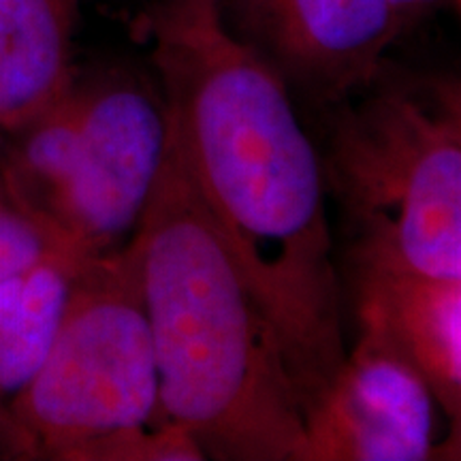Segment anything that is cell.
Listing matches in <instances>:
<instances>
[{
  "mask_svg": "<svg viewBox=\"0 0 461 461\" xmlns=\"http://www.w3.org/2000/svg\"><path fill=\"white\" fill-rule=\"evenodd\" d=\"M148 32L173 140L305 412L346 357L319 152L285 79L224 26L221 0H165Z\"/></svg>",
  "mask_w": 461,
  "mask_h": 461,
  "instance_id": "1",
  "label": "cell"
},
{
  "mask_svg": "<svg viewBox=\"0 0 461 461\" xmlns=\"http://www.w3.org/2000/svg\"><path fill=\"white\" fill-rule=\"evenodd\" d=\"M129 244L160 417L186 429L205 459L308 461L302 403L272 321L207 216L171 131Z\"/></svg>",
  "mask_w": 461,
  "mask_h": 461,
  "instance_id": "2",
  "label": "cell"
},
{
  "mask_svg": "<svg viewBox=\"0 0 461 461\" xmlns=\"http://www.w3.org/2000/svg\"><path fill=\"white\" fill-rule=\"evenodd\" d=\"M325 184L355 230V263L461 280V92L383 84L333 118Z\"/></svg>",
  "mask_w": 461,
  "mask_h": 461,
  "instance_id": "3",
  "label": "cell"
},
{
  "mask_svg": "<svg viewBox=\"0 0 461 461\" xmlns=\"http://www.w3.org/2000/svg\"><path fill=\"white\" fill-rule=\"evenodd\" d=\"M154 417L157 361L126 241L79 265L48 355L0 408V442L22 459L75 461L90 442Z\"/></svg>",
  "mask_w": 461,
  "mask_h": 461,
  "instance_id": "4",
  "label": "cell"
},
{
  "mask_svg": "<svg viewBox=\"0 0 461 461\" xmlns=\"http://www.w3.org/2000/svg\"><path fill=\"white\" fill-rule=\"evenodd\" d=\"M82 137L56 218L60 240L92 258L131 240L167 149L165 103L129 77L79 88Z\"/></svg>",
  "mask_w": 461,
  "mask_h": 461,
  "instance_id": "5",
  "label": "cell"
},
{
  "mask_svg": "<svg viewBox=\"0 0 461 461\" xmlns=\"http://www.w3.org/2000/svg\"><path fill=\"white\" fill-rule=\"evenodd\" d=\"M438 402L400 353L359 330L353 350L303 412L308 461H425L436 445Z\"/></svg>",
  "mask_w": 461,
  "mask_h": 461,
  "instance_id": "6",
  "label": "cell"
},
{
  "mask_svg": "<svg viewBox=\"0 0 461 461\" xmlns=\"http://www.w3.org/2000/svg\"><path fill=\"white\" fill-rule=\"evenodd\" d=\"M269 48L327 101L367 88L400 32L389 0H250Z\"/></svg>",
  "mask_w": 461,
  "mask_h": 461,
  "instance_id": "7",
  "label": "cell"
},
{
  "mask_svg": "<svg viewBox=\"0 0 461 461\" xmlns=\"http://www.w3.org/2000/svg\"><path fill=\"white\" fill-rule=\"evenodd\" d=\"M357 321L411 363L459 428L461 280L391 263H357Z\"/></svg>",
  "mask_w": 461,
  "mask_h": 461,
  "instance_id": "8",
  "label": "cell"
},
{
  "mask_svg": "<svg viewBox=\"0 0 461 461\" xmlns=\"http://www.w3.org/2000/svg\"><path fill=\"white\" fill-rule=\"evenodd\" d=\"M79 0H0V137L14 135L75 86Z\"/></svg>",
  "mask_w": 461,
  "mask_h": 461,
  "instance_id": "9",
  "label": "cell"
},
{
  "mask_svg": "<svg viewBox=\"0 0 461 461\" xmlns=\"http://www.w3.org/2000/svg\"><path fill=\"white\" fill-rule=\"evenodd\" d=\"M88 258L54 252L0 282V408L39 370L60 325L68 288Z\"/></svg>",
  "mask_w": 461,
  "mask_h": 461,
  "instance_id": "10",
  "label": "cell"
},
{
  "mask_svg": "<svg viewBox=\"0 0 461 461\" xmlns=\"http://www.w3.org/2000/svg\"><path fill=\"white\" fill-rule=\"evenodd\" d=\"M205 455L186 429L160 419L158 428L135 425L99 440L79 451L75 461H203Z\"/></svg>",
  "mask_w": 461,
  "mask_h": 461,
  "instance_id": "11",
  "label": "cell"
},
{
  "mask_svg": "<svg viewBox=\"0 0 461 461\" xmlns=\"http://www.w3.org/2000/svg\"><path fill=\"white\" fill-rule=\"evenodd\" d=\"M54 252L73 250L56 238L54 230L17 203L0 171V282L28 272Z\"/></svg>",
  "mask_w": 461,
  "mask_h": 461,
  "instance_id": "12",
  "label": "cell"
},
{
  "mask_svg": "<svg viewBox=\"0 0 461 461\" xmlns=\"http://www.w3.org/2000/svg\"><path fill=\"white\" fill-rule=\"evenodd\" d=\"M389 3L391 7H393V14L402 26L403 22L412 20V17H417L419 14H423V11L436 7V5H442V3L457 5L459 0H389Z\"/></svg>",
  "mask_w": 461,
  "mask_h": 461,
  "instance_id": "13",
  "label": "cell"
}]
</instances>
